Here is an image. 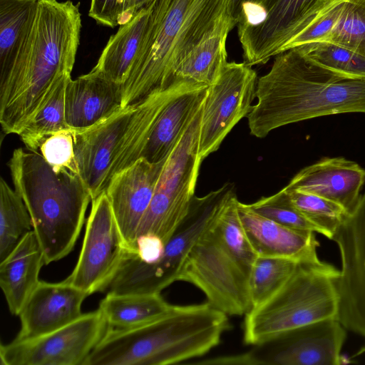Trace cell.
<instances>
[{
  "mask_svg": "<svg viewBox=\"0 0 365 365\" xmlns=\"http://www.w3.org/2000/svg\"><path fill=\"white\" fill-rule=\"evenodd\" d=\"M79 7L68 0H39L29 36L0 83V123L17 134L56 83L71 75L80 43Z\"/></svg>",
  "mask_w": 365,
  "mask_h": 365,
  "instance_id": "cell-1",
  "label": "cell"
},
{
  "mask_svg": "<svg viewBox=\"0 0 365 365\" xmlns=\"http://www.w3.org/2000/svg\"><path fill=\"white\" fill-rule=\"evenodd\" d=\"M276 56L257 79V102L247 115L252 135L264 138L279 127L318 117L365 113V78L322 67L299 47Z\"/></svg>",
  "mask_w": 365,
  "mask_h": 365,
  "instance_id": "cell-2",
  "label": "cell"
},
{
  "mask_svg": "<svg viewBox=\"0 0 365 365\" xmlns=\"http://www.w3.org/2000/svg\"><path fill=\"white\" fill-rule=\"evenodd\" d=\"M229 0H153L145 32L121 84L122 108H135L173 85L181 62L227 17Z\"/></svg>",
  "mask_w": 365,
  "mask_h": 365,
  "instance_id": "cell-3",
  "label": "cell"
},
{
  "mask_svg": "<svg viewBox=\"0 0 365 365\" xmlns=\"http://www.w3.org/2000/svg\"><path fill=\"white\" fill-rule=\"evenodd\" d=\"M14 190L30 215L46 264L73 250L91 196L79 174L55 172L36 152L14 150L8 162Z\"/></svg>",
  "mask_w": 365,
  "mask_h": 365,
  "instance_id": "cell-4",
  "label": "cell"
},
{
  "mask_svg": "<svg viewBox=\"0 0 365 365\" xmlns=\"http://www.w3.org/2000/svg\"><path fill=\"white\" fill-rule=\"evenodd\" d=\"M339 269L321 261L299 262L269 299L245 314L243 340L259 346L319 321L336 318Z\"/></svg>",
  "mask_w": 365,
  "mask_h": 365,
  "instance_id": "cell-5",
  "label": "cell"
},
{
  "mask_svg": "<svg viewBox=\"0 0 365 365\" xmlns=\"http://www.w3.org/2000/svg\"><path fill=\"white\" fill-rule=\"evenodd\" d=\"M231 328L228 315L208 302L171 305L160 317L129 329L124 348L138 365H169L204 356Z\"/></svg>",
  "mask_w": 365,
  "mask_h": 365,
  "instance_id": "cell-6",
  "label": "cell"
},
{
  "mask_svg": "<svg viewBox=\"0 0 365 365\" xmlns=\"http://www.w3.org/2000/svg\"><path fill=\"white\" fill-rule=\"evenodd\" d=\"M235 193L233 184L226 183L202 197L194 196L188 214L166 243L160 258L148 262L142 260L135 253L127 250L108 287V292L160 293L177 281L189 250Z\"/></svg>",
  "mask_w": 365,
  "mask_h": 365,
  "instance_id": "cell-7",
  "label": "cell"
},
{
  "mask_svg": "<svg viewBox=\"0 0 365 365\" xmlns=\"http://www.w3.org/2000/svg\"><path fill=\"white\" fill-rule=\"evenodd\" d=\"M202 106L166 159L136 238L154 235L166 245L188 214L202 163L197 148Z\"/></svg>",
  "mask_w": 365,
  "mask_h": 365,
  "instance_id": "cell-8",
  "label": "cell"
},
{
  "mask_svg": "<svg viewBox=\"0 0 365 365\" xmlns=\"http://www.w3.org/2000/svg\"><path fill=\"white\" fill-rule=\"evenodd\" d=\"M216 216L189 250L177 281L197 287L209 303L227 315H245L252 309L249 275L221 241Z\"/></svg>",
  "mask_w": 365,
  "mask_h": 365,
  "instance_id": "cell-9",
  "label": "cell"
},
{
  "mask_svg": "<svg viewBox=\"0 0 365 365\" xmlns=\"http://www.w3.org/2000/svg\"><path fill=\"white\" fill-rule=\"evenodd\" d=\"M91 202L77 263L64 279L88 296L108 289L128 250L106 192Z\"/></svg>",
  "mask_w": 365,
  "mask_h": 365,
  "instance_id": "cell-10",
  "label": "cell"
},
{
  "mask_svg": "<svg viewBox=\"0 0 365 365\" xmlns=\"http://www.w3.org/2000/svg\"><path fill=\"white\" fill-rule=\"evenodd\" d=\"M108 325L99 309L41 336L0 346L3 365H83Z\"/></svg>",
  "mask_w": 365,
  "mask_h": 365,
  "instance_id": "cell-11",
  "label": "cell"
},
{
  "mask_svg": "<svg viewBox=\"0 0 365 365\" xmlns=\"http://www.w3.org/2000/svg\"><path fill=\"white\" fill-rule=\"evenodd\" d=\"M257 73L245 63L227 62L207 88L199 132L201 161L215 152L235 125L251 110L256 98Z\"/></svg>",
  "mask_w": 365,
  "mask_h": 365,
  "instance_id": "cell-12",
  "label": "cell"
},
{
  "mask_svg": "<svg viewBox=\"0 0 365 365\" xmlns=\"http://www.w3.org/2000/svg\"><path fill=\"white\" fill-rule=\"evenodd\" d=\"M346 329L336 318L325 319L290 331L244 353L247 365H338Z\"/></svg>",
  "mask_w": 365,
  "mask_h": 365,
  "instance_id": "cell-13",
  "label": "cell"
},
{
  "mask_svg": "<svg viewBox=\"0 0 365 365\" xmlns=\"http://www.w3.org/2000/svg\"><path fill=\"white\" fill-rule=\"evenodd\" d=\"M332 240L341 258L337 319L346 329L365 337V193Z\"/></svg>",
  "mask_w": 365,
  "mask_h": 365,
  "instance_id": "cell-14",
  "label": "cell"
},
{
  "mask_svg": "<svg viewBox=\"0 0 365 365\" xmlns=\"http://www.w3.org/2000/svg\"><path fill=\"white\" fill-rule=\"evenodd\" d=\"M329 0H268L266 16L256 26H237L244 63H267L284 52L285 46L304 28Z\"/></svg>",
  "mask_w": 365,
  "mask_h": 365,
  "instance_id": "cell-15",
  "label": "cell"
},
{
  "mask_svg": "<svg viewBox=\"0 0 365 365\" xmlns=\"http://www.w3.org/2000/svg\"><path fill=\"white\" fill-rule=\"evenodd\" d=\"M166 159L152 163L140 158L113 175L105 190L130 252L133 250L138 227L150 204Z\"/></svg>",
  "mask_w": 365,
  "mask_h": 365,
  "instance_id": "cell-16",
  "label": "cell"
},
{
  "mask_svg": "<svg viewBox=\"0 0 365 365\" xmlns=\"http://www.w3.org/2000/svg\"><path fill=\"white\" fill-rule=\"evenodd\" d=\"M134 108H124L108 120L75 133L74 151L79 173L91 200L105 191L108 175Z\"/></svg>",
  "mask_w": 365,
  "mask_h": 365,
  "instance_id": "cell-17",
  "label": "cell"
},
{
  "mask_svg": "<svg viewBox=\"0 0 365 365\" xmlns=\"http://www.w3.org/2000/svg\"><path fill=\"white\" fill-rule=\"evenodd\" d=\"M88 296L65 280L40 281L19 314L21 328L14 340L34 339L71 323L83 314L81 306Z\"/></svg>",
  "mask_w": 365,
  "mask_h": 365,
  "instance_id": "cell-18",
  "label": "cell"
},
{
  "mask_svg": "<svg viewBox=\"0 0 365 365\" xmlns=\"http://www.w3.org/2000/svg\"><path fill=\"white\" fill-rule=\"evenodd\" d=\"M318 41L337 44L365 57V0H329L289 47Z\"/></svg>",
  "mask_w": 365,
  "mask_h": 365,
  "instance_id": "cell-19",
  "label": "cell"
},
{
  "mask_svg": "<svg viewBox=\"0 0 365 365\" xmlns=\"http://www.w3.org/2000/svg\"><path fill=\"white\" fill-rule=\"evenodd\" d=\"M365 182V169L343 157L324 158L301 170L284 187L332 201L349 213L356 205Z\"/></svg>",
  "mask_w": 365,
  "mask_h": 365,
  "instance_id": "cell-20",
  "label": "cell"
},
{
  "mask_svg": "<svg viewBox=\"0 0 365 365\" xmlns=\"http://www.w3.org/2000/svg\"><path fill=\"white\" fill-rule=\"evenodd\" d=\"M122 109L121 84L91 72L69 78L65 91V118L69 129L85 131Z\"/></svg>",
  "mask_w": 365,
  "mask_h": 365,
  "instance_id": "cell-21",
  "label": "cell"
},
{
  "mask_svg": "<svg viewBox=\"0 0 365 365\" xmlns=\"http://www.w3.org/2000/svg\"><path fill=\"white\" fill-rule=\"evenodd\" d=\"M237 210L248 240L258 256L282 257L298 262L320 259L316 232L280 225L240 201Z\"/></svg>",
  "mask_w": 365,
  "mask_h": 365,
  "instance_id": "cell-22",
  "label": "cell"
},
{
  "mask_svg": "<svg viewBox=\"0 0 365 365\" xmlns=\"http://www.w3.org/2000/svg\"><path fill=\"white\" fill-rule=\"evenodd\" d=\"M207 88L202 85L191 87L164 107L152 127L140 158L156 163L168 157L202 107Z\"/></svg>",
  "mask_w": 365,
  "mask_h": 365,
  "instance_id": "cell-23",
  "label": "cell"
},
{
  "mask_svg": "<svg viewBox=\"0 0 365 365\" xmlns=\"http://www.w3.org/2000/svg\"><path fill=\"white\" fill-rule=\"evenodd\" d=\"M44 255L33 230L0 262V286L11 314L19 316L40 280Z\"/></svg>",
  "mask_w": 365,
  "mask_h": 365,
  "instance_id": "cell-24",
  "label": "cell"
},
{
  "mask_svg": "<svg viewBox=\"0 0 365 365\" xmlns=\"http://www.w3.org/2000/svg\"><path fill=\"white\" fill-rule=\"evenodd\" d=\"M197 85L186 81H177L168 89L151 96L134 108L110 170L108 182L116 173L140 159L152 127L164 107L182 91Z\"/></svg>",
  "mask_w": 365,
  "mask_h": 365,
  "instance_id": "cell-25",
  "label": "cell"
},
{
  "mask_svg": "<svg viewBox=\"0 0 365 365\" xmlns=\"http://www.w3.org/2000/svg\"><path fill=\"white\" fill-rule=\"evenodd\" d=\"M150 4L140 9L110 36L90 71L113 82L122 84L132 66L143 38Z\"/></svg>",
  "mask_w": 365,
  "mask_h": 365,
  "instance_id": "cell-26",
  "label": "cell"
},
{
  "mask_svg": "<svg viewBox=\"0 0 365 365\" xmlns=\"http://www.w3.org/2000/svg\"><path fill=\"white\" fill-rule=\"evenodd\" d=\"M233 29L227 17L204 41L197 46L177 68L173 84L186 81L210 86L217 78L227 62L226 41Z\"/></svg>",
  "mask_w": 365,
  "mask_h": 365,
  "instance_id": "cell-27",
  "label": "cell"
},
{
  "mask_svg": "<svg viewBox=\"0 0 365 365\" xmlns=\"http://www.w3.org/2000/svg\"><path fill=\"white\" fill-rule=\"evenodd\" d=\"M160 293L118 294L108 292L98 309L113 329H128L150 322L171 307Z\"/></svg>",
  "mask_w": 365,
  "mask_h": 365,
  "instance_id": "cell-28",
  "label": "cell"
},
{
  "mask_svg": "<svg viewBox=\"0 0 365 365\" xmlns=\"http://www.w3.org/2000/svg\"><path fill=\"white\" fill-rule=\"evenodd\" d=\"M36 0H0V83L25 43L36 10Z\"/></svg>",
  "mask_w": 365,
  "mask_h": 365,
  "instance_id": "cell-29",
  "label": "cell"
},
{
  "mask_svg": "<svg viewBox=\"0 0 365 365\" xmlns=\"http://www.w3.org/2000/svg\"><path fill=\"white\" fill-rule=\"evenodd\" d=\"M71 75L62 77L33 116L18 133L26 148L38 152L48 135L69 129L65 118V91Z\"/></svg>",
  "mask_w": 365,
  "mask_h": 365,
  "instance_id": "cell-30",
  "label": "cell"
},
{
  "mask_svg": "<svg viewBox=\"0 0 365 365\" xmlns=\"http://www.w3.org/2000/svg\"><path fill=\"white\" fill-rule=\"evenodd\" d=\"M33 230L29 211L15 190L0 180V262Z\"/></svg>",
  "mask_w": 365,
  "mask_h": 365,
  "instance_id": "cell-31",
  "label": "cell"
},
{
  "mask_svg": "<svg viewBox=\"0 0 365 365\" xmlns=\"http://www.w3.org/2000/svg\"><path fill=\"white\" fill-rule=\"evenodd\" d=\"M236 194L222 207L215 220V227L223 245L249 275L257 255L252 248L241 222Z\"/></svg>",
  "mask_w": 365,
  "mask_h": 365,
  "instance_id": "cell-32",
  "label": "cell"
},
{
  "mask_svg": "<svg viewBox=\"0 0 365 365\" xmlns=\"http://www.w3.org/2000/svg\"><path fill=\"white\" fill-rule=\"evenodd\" d=\"M298 263L287 258L257 256L249 277L252 309L274 294L289 278Z\"/></svg>",
  "mask_w": 365,
  "mask_h": 365,
  "instance_id": "cell-33",
  "label": "cell"
},
{
  "mask_svg": "<svg viewBox=\"0 0 365 365\" xmlns=\"http://www.w3.org/2000/svg\"><path fill=\"white\" fill-rule=\"evenodd\" d=\"M302 215L318 230V233L333 240L349 212L339 205L322 197L284 187Z\"/></svg>",
  "mask_w": 365,
  "mask_h": 365,
  "instance_id": "cell-34",
  "label": "cell"
},
{
  "mask_svg": "<svg viewBox=\"0 0 365 365\" xmlns=\"http://www.w3.org/2000/svg\"><path fill=\"white\" fill-rule=\"evenodd\" d=\"M316 63L351 78H365V57L345 47L329 42H312L298 46Z\"/></svg>",
  "mask_w": 365,
  "mask_h": 365,
  "instance_id": "cell-35",
  "label": "cell"
},
{
  "mask_svg": "<svg viewBox=\"0 0 365 365\" xmlns=\"http://www.w3.org/2000/svg\"><path fill=\"white\" fill-rule=\"evenodd\" d=\"M248 205L257 213L280 225L294 230L318 233L317 227L292 203L284 188L271 196L263 197Z\"/></svg>",
  "mask_w": 365,
  "mask_h": 365,
  "instance_id": "cell-36",
  "label": "cell"
},
{
  "mask_svg": "<svg viewBox=\"0 0 365 365\" xmlns=\"http://www.w3.org/2000/svg\"><path fill=\"white\" fill-rule=\"evenodd\" d=\"M74 137L75 132L71 129L53 133L43 140L37 153L55 172L68 171L80 175L74 151Z\"/></svg>",
  "mask_w": 365,
  "mask_h": 365,
  "instance_id": "cell-37",
  "label": "cell"
},
{
  "mask_svg": "<svg viewBox=\"0 0 365 365\" xmlns=\"http://www.w3.org/2000/svg\"><path fill=\"white\" fill-rule=\"evenodd\" d=\"M268 0H229L227 14L232 26H256L265 18Z\"/></svg>",
  "mask_w": 365,
  "mask_h": 365,
  "instance_id": "cell-38",
  "label": "cell"
},
{
  "mask_svg": "<svg viewBox=\"0 0 365 365\" xmlns=\"http://www.w3.org/2000/svg\"><path fill=\"white\" fill-rule=\"evenodd\" d=\"M125 0H91L88 16L98 24L113 28L118 25Z\"/></svg>",
  "mask_w": 365,
  "mask_h": 365,
  "instance_id": "cell-39",
  "label": "cell"
},
{
  "mask_svg": "<svg viewBox=\"0 0 365 365\" xmlns=\"http://www.w3.org/2000/svg\"><path fill=\"white\" fill-rule=\"evenodd\" d=\"M164 242L154 235H144L136 238L133 250L142 260L155 262L160 258L165 249Z\"/></svg>",
  "mask_w": 365,
  "mask_h": 365,
  "instance_id": "cell-40",
  "label": "cell"
},
{
  "mask_svg": "<svg viewBox=\"0 0 365 365\" xmlns=\"http://www.w3.org/2000/svg\"><path fill=\"white\" fill-rule=\"evenodd\" d=\"M153 0H125L123 12L118 19V25H123L132 19L143 8Z\"/></svg>",
  "mask_w": 365,
  "mask_h": 365,
  "instance_id": "cell-41",
  "label": "cell"
},
{
  "mask_svg": "<svg viewBox=\"0 0 365 365\" xmlns=\"http://www.w3.org/2000/svg\"><path fill=\"white\" fill-rule=\"evenodd\" d=\"M36 1H39V0H36Z\"/></svg>",
  "mask_w": 365,
  "mask_h": 365,
  "instance_id": "cell-42",
  "label": "cell"
}]
</instances>
